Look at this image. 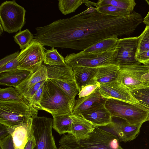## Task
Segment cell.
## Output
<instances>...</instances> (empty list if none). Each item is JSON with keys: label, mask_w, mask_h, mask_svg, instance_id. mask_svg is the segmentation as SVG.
Returning a JSON list of instances; mask_svg holds the SVG:
<instances>
[{"label": "cell", "mask_w": 149, "mask_h": 149, "mask_svg": "<svg viewBox=\"0 0 149 149\" xmlns=\"http://www.w3.org/2000/svg\"><path fill=\"white\" fill-rule=\"evenodd\" d=\"M70 115H64L53 117L52 128L59 134L70 133L72 122Z\"/></svg>", "instance_id": "obj_24"}, {"label": "cell", "mask_w": 149, "mask_h": 149, "mask_svg": "<svg viewBox=\"0 0 149 149\" xmlns=\"http://www.w3.org/2000/svg\"><path fill=\"white\" fill-rule=\"evenodd\" d=\"M24 100L18 91L12 87L0 89V100L23 101Z\"/></svg>", "instance_id": "obj_31"}, {"label": "cell", "mask_w": 149, "mask_h": 149, "mask_svg": "<svg viewBox=\"0 0 149 149\" xmlns=\"http://www.w3.org/2000/svg\"><path fill=\"white\" fill-rule=\"evenodd\" d=\"M0 147L1 149H15L11 134L0 140Z\"/></svg>", "instance_id": "obj_38"}, {"label": "cell", "mask_w": 149, "mask_h": 149, "mask_svg": "<svg viewBox=\"0 0 149 149\" xmlns=\"http://www.w3.org/2000/svg\"><path fill=\"white\" fill-rule=\"evenodd\" d=\"M45 50L43 46L33 39L17 56L19 69L33 72L36 71L44 61Z\"/></svg>", "instance_id": "obj_10"}, {"label": "cell", "mask_w": 149, "mask_h": 149, "mask_svg": "<svg viewBox=\"0 0 149 149\" xmlns=\"http://www.w3.org/2000/svg\"><path fill=\"white\" fill-rule=\"evenodd\" d=\"M139 36L119 39L118 51L111 63L119 67L141 64L136 59Z\"/></svg>", "instance_id": "obj_11"}, {"label": "cell", "mask_w": 149, "mask_h": 149, "mask_svg": "<svg viewBox=\"0 0 149 149\" xmlns=\"http://www.w3.org/2000/svg\"><path fill=\"white\" fill-rule=\"evenodd\" d=\"M145 65H146L149 69V62H148L145 64H144Z\"/></svg>", "instance_id": "obj_46"}, {"label": "cell", "mask_w": 149, "mask_h": 149, "mask_svg": "<svg viewBox=\"0 0 149 149\" xmlns=\"http://www.w3.org/2000/svg\"><path fill=\"white\" fill-rule=\"evenodd\" d=\"M145 1L147 2L149 6V0H145ZM143 22L146 25H149V10L147 15L144 18Z\"/></svg>", "instance_id": "obj_43"}, {"label": "cell", "mask_w": 149, "mask_h": 149, "mask_svg": "<svg viewBox=\"0 0 149 149\" xmlns=\"http://www.w3.org/2000/svg\"><path fill=\"white\" fill-rule=\"evenodd\" d=\"M14 40L18 44L21 50L27 47L33 39V35L26 29L17 33L13 37Z\"/></svg>", "instance_id": "obj_30"}, {"label": "cell", "mask_w": 149, "mask_h": 149, "mask_svg": "<svg viewBox=\"0 0 149 149\" xmlns=\"http://www.w3.org/2000/svg\"><path fill=\"white\" fill-rule=\"evenodd\" d=\"M32 118L28 122L16 127L11 134L15 149H24L32 135L31 125Z\"/></svg>", "instance_id": "obj_20"}, {"label": "cell", "mask_w": 149, "mask_h": 149, "mask_svg": "<svg viewBox=\"0 0 149 149\" xmlns=\"http://www.w3.org/2000/svg\"><path fill=\"white\" fill-rule=\"evenodd\" d=\"M0 35L1 36V35L2 33H3V29L1 24H0Z\"/></svg>", "instance_id": "obj_44"}, {"label": "cell", "mask_w": 149, "mask_h": 149, "mask_svg": "<svg viewBox=\"0 0 149 149\" xmlns=\"http://www.w3.org/2000/svg\"><path fill=\"white\" fill-rule=\"evenodd\" d=\"M29 71L21 69L0 73V84L16 88L30 73Z\"/></svg>", "instance_id": "obj_21"}, {"label": "cell", "mask_w": 149, "mask_h": 149, "mask_svg": "<svg viewBox=\"0 0 149 149\" xmlns=\"http://www.w3.org/2000/svg\"><path fill=\"white\" fill-rule=\"evenodd\" d=\"M136 5L134 0H99L96 3V8L110 5L125 9L132 13Z\"/></svg>", "instance_id": "obj_25"}, {"label": "cell", "mask_w": 149, "mask_h": 149, "mask_svg": "<svg viewBox=\"0 0 149 149\" xmlns=\"http://www.w3.org/2000/svg\"><path fill=\"white\" fill-rule=\"evenodd\" d=\"M142 125H132L123 120L113 121L105 127L117 136L119 141L125 142L134 139L140 132Z\"/></svg>", "instance_id": "obj_14"}, {"label": "cell", "mask_w": 149, "mask_h": 149, "mask_svg": "<svg viewBox=\"0 0 149 149\" xmlns=\"http://www.w3.org/2000/svg\"><path fill=\"white\" fill-rule=\"evenodd\" d=\"M50 80L68 96L75 100V97L79 92L75 81L63 82L55 80Z\"/></svg>", "instance_id": "obj_27"}, {"label": "cell", "mask_w": 149, "mask_h": 149, "mask_svg": "<svg viewBox=\"0 0 149 149\" xmlns=\"http://www.w3.org/2000/svg\"><path fill=\"white\" fill-rule=\"evenodd\" d=\"M38 111L23 101L0 100V123L13 129L37 116Z\"/></svg>", "instance_id": "obj_4"}, {"label": "cell", "mask_w": 149, "mask_h": 149, "mask_svg": "<svg viewBox=\"0 0 149 149\" xmlns=\"http://www.w3.org/2000/svg\"><path fill=\"white\" fill-rule=\"evenodd\" d=\"M139 36L137 53L149 50V25L146 26Z\"/></svg>", "instance_id": "obj_33"}, {"label": "cell", "mask_w": 149, "mask_h": 149, "mask_svg": "<svg viewBox=\"0 0 149 149\" xmlns=\"http://www.w3.org/2000/svg\"><path fill=\"white\" fill-rule=\"evenodd\" d=\"M26 10L15 0L6 1L0 6V22L3 30L8 33L21 30L25 24Z\"/></svg>", "instance_id": "obj_6"}, {"label": "cell", "mask_w": 149, "mask_h": 149, "mask_svg": "<svg viewBox=\"0 0 149 149\" xmlns=\"http://www.w3.org/2000/svg\"><path fill=\"white\" fill-rule=\"evenodd\" d=\"M97 89L89 95L75 100L72 115H80L95 104L105 99L102 97Z\"/></svg>", "instance_id": "obj_22"}, {"label": "cell", "mask_w": 149, "mask_h": 149, "mask_svg": "<svg viewBox=\"0 0 149 149\" xmlns=\"http://www.w3.org/2000/svg\"><path fill=\"white\" fill-rule=\"evenodd\" d=\"M130 91L140 103L149 108V86Z\"/></svg>", "instance_id": "obj_32"}, {"label": "cell", "mask_w": 149, "mask_h": 149, "mask_svg": "<svg viewBox=\"0 0 149 149\" xmlns=\"http://www.w3.org/2000/svg\"><path fill=\"white\" fill-rule=\"evenodd\" d=\"M44 84L37 91L28 102L30 106L37 111L42 110L40 102L42 95Z\"/></svg>", "instance_id": "obj_34"}, {"label": "cell", "mask_w": 149, "mask_h": 149, "mask_svg": "<svg viewBox=\"0 0 149 149\" xmlns=\"http://www.w3.org/2000/svg\"><path fill=\"white\" fill-rule=\"evenodd\" d=\"M117 137L109 131L95 127L85 137L77 140L71 134L63 135L59 141L60 146L69 149H124Z\"/></svg>", "instance_id": "obj_2"}, {"label": "cell", "mask_w": 149, "mask_h": 149, "mask_svg": "<svg viewBox=\"0 0 149 149\" xmlns=\"http://www.w3.org/2000/svg\"><path fill=\"white\" fill-rule=\"evenodd\" d=\"M147 121H149V111L148 115V118H147Z\"/></svg>", "instance_id": "obj_47"}, {"label": "cell", "mask_w": 149, "mask_h": 149, "mask_svg": "<svg viewBox=\"0 0 149 149\" xmlns=\"http://www.w3.org/2000/svg\"><path fill=\"white\" fill-rule=\"evenodd\" d=\"M97 89L102 97L105 99L113 98L133 103H139L118 81L100 84Z\"/></svg>", "instance_id": "obj_12"}, {"label": "cell", "mask_w": 149, "mask_h": 149, "mask_svg": "<svg viewBox=\"0 0 149 149\" xmlns=\"http://www.w3.org/2000/svg\"><path fill=\"white\" fill-rule=\"evenodd\" d=\"M10 134L8 126L0 123V140Z\"/></svg>", "instance_id": "obj_41"}, {"label": "cell", "mask_w": 149, "mask_h": 149, "mask_svg": "<svg viewBox=\"0 0 149 149\" xmlns=\"http://www.w3.org/2000/svg\"><path fill=\"white\" fill-rule=\"evenodd\" d=\"M100 86V84L89 85L83 87L79 92L78 98H80L88 96L92 93Z\"/></svg>", "instance_id": "obj_36"}, {"label": "cell", "mask_w": 149, "mask_h": 149, "mask_svg": "<svg viewBox=\"0 0 149 149\" xmlns=\"http://www.w3.org/2000/svg\"><path fill=\"white\" fill-rule=\"evenodd\" d=\"M117 48L99 53H78L68 55L65 58L66 64L72 68L75 67H97L111 63L117 55Z\"/></svg>", "instance_id": "obj_7"}, {"label": "cell", "mask_w": 149, "mask_h": 149, "mask_svg": "<svg viewBox=\"0 0 149 149\" xmlns=\"http://www.w3.org/2000/svg\"><path fill=\"white\" fill-rule=\"evenodd\" d=\"M19 51L7 56L0 60V67H1L15 58H16L19 54Z\"/></svg>", "instance_id": "obj_40"}, {"label": "cell", "mask_w": 149, "mask_h": 149, "mask_svg": "<svg viewBox=\"0 0 149 149\" xmlns=\"http://www.w3.org/2000/svg\"><path fill=\"white\" fill-rule=\"evenodd\" d=\"M75 100L70 98L47 79L44 86L40 102L42 110L53 117L72 115Z\"/></svg>", "instance_id": "obj_3"}, {"label": "cell", "mask_w": 149, "mask_h": 149, "mask_svg": "<svg viewBox=\"0 0 149 149\" xmlns=\"http://www.w3.org/2000/svg\"><path fill=\"white\" fill-rule=\"evenodd\" d=\"M72 68L79 92L84 87L97 83L93 79L97 67H75Z\"/></svg>", "instance_id": "obj_18"}, {"label": "cell", "mask_w": 149, "mask_h": 149, "mask_svg": "<svg viewBox=\"0 0 149 149\" xmlns=\"http://www.w3.org/2000/svg\"><path fill=\"white\" fill-rule=\"evenodd\" d=\"M57 149H69L66 148L63 146H60V147L59 148H58Z\"/></svg>", "instance_id": "obj_45"}, {"label": "cell", "mask_w": 149, "mask_h": 149, "mask_svg": "<svg viewBox=\"0 0 149 149\" xmlns=\"http://www.w3.org/2000/svg\"><path fill=\"white\" fill-rule=\"evenodd\" d=\"M96 11L105 15L114 17H121L127 15L131 13L124 9L110 5L97 7Z\"/></svg>", "instance_id": "obj_29"}, {"label": "cell", "mask_w": 149, "mask_h": 149, "mask_svg": "<svg viewBox=\"0 0 149 149\" xmlns=\"http://www.w3.org/2000/svg\"><path fill=\"white\" fill-rule=\"evenodd\" d=\"M41 81L33 86L22 95L24 99L28 103L37 91L44 84L46 81Z\"/></svg>", "instance_id": "obj_35"}, {"label": "cell", "mask_w": 149, "mask_h": 149, "mask_svg": "<svg viewBox=\"0 0 149 149\" xmlns=\"http://www.w3.org/2000/svg\"><path fill=\"white\" fill-rule=\"evenodd\" d=\"M118 81L129 91L149 86V69L141 64L120 67Z\"/></svg>", "instance_id": "obj_8"}, {"label": "cell", "mask_w": 149, "mask_h": 149, "mask_svg": "<svg viewBox=\"0 0 149 149\" xmlns=\"http://www.w3.org/2000/svg\"></svg>", "instance_id": "obj_48"}, {"label": "cell", "mask_w": 149, "mask_h": 149, "mask_svg": "<svg viewBox=\"0 0 149 149\" xmlns=\"http://www.w3.org/2000/svg\"><path fill=\"white\" fill-rule=\"evenodd\" d=\"M58 8L63 14L66 15L74 12L83 3L85 0H59Z\"/></svg>", "instance_id": "obj_28"}, {"label": "cell", "mask_w": 149, "mask_h": 149, "mask_svg": "<svg viewBox=\"0 0 149 149\" xmlns=\"http://www.w3.org/2000/svg\"><path fill=\"white\" fill-rule=\"evenodd\" d=\"M47 79V67L45 65L42 64L36 71L31 72L24 80L15 88L22 96L36 84Z\"/></svg>", "instance_id": "obj_17"}, {"label": "cell", "mask_w": 149, "mask_h": 149, "mask_svg": "<svg viewBox=\"0 0 149 149\" xmlns=\"http://www.w3.org/2000/svg\"><path fill=\"white\" fill-rule=\"evenodd\" d=\"M53 120L44 116L32 118L31 132L36 145L33 149H57L52 133Z\"/></svg>", "instance_id": "obj_9"}, {"label": "cell", "mask_w": 149, "mask_h": 149, "mask_svg": "<svg viewBox=\"0 0 149 149\" xmlns=\"http://www.w3.org/2000/svg\"><path fill=\"white\" fill-rule=\"evenodd\" d=\"M105 99L95 104L80 115L95 127H105L112 123V117L105 106Z\"/></svg>", "instance_id": "obj_13"}, {"label": "cell", "mask_w": 149, "mask_h": 149, "mask_svg": "<svg viewBox=\"0 0 149 149\" xmlns=\"http://www.w3.org/2000/svg\"><path fill=\"white\" fill-rule=\"evenodd\" d=\"M18 69H19V64L17 57L3 66L0 67V73Z\"/></svg>", "instance_id": "obj_37"}, {"label": "cell", "mask_w": 149, "mask_h": 149, "mask_svg": "<svg viewBox=\"0 0 149 149\" xmlns=\"http://www.w3.org/2000/svg\"><path fill=\"white\" fill-rule=\"evenodd\" d=\"M96 8L71 17L60 19L35 28L34 38L43 46L84 50L102 40L113 36L132 34L139 25L134 13L121 17L100 13Z\"/></svg>", "instance_id": "obj_1"}, {"label": "cell", "mask_w": 149, "mask_h": 149, "mask_svg": "<svg viewBox=\"0 0 149 149\" xmlns=\"http://www.w3.org/2000/svg\"><path fill=\"white\" fill-rule=\"evenodd\" d=\"M43 62L45 65L50 66L61 65L66 63L65 58L54 48L46 50Z\"/></svg>", "instance_id": "obj_26"}, {"label": "cell", "mask_w": 149, "mask_h": 149, "mask_svg": "<svg viewBox=\"0 0 149 149\" xmlns=\"http://www.w3.org/2000/svg\"><path fill=\"white\" fill-rule=\"evenodd\" d=\"M135 58L137 61L143 64L149 62V50L137 53Z\"/></svg>", "instance_id": "obj_39"}, {"label": "cell", "mask_w": 149, "mask_h": 149, "mask_svg": "<svg viewBox=\"0 0 149 149\" xmlns=\"http://www.w3.org/2000/svg\"><path fill=\"white\" fill-rule=\"evenodd\" d=\"M105 105L112 118L121 119L130 124L142 125L147 121L149 108L140 103L109 98L105 99Z\"/></svg>", "instance_id": "obj_5"}, {"label": "cell", "mask_w": 149, "mask_h": 149, "mask_svg": "<svg viewBox=\"0 0 149 149\" xmlns=\"http://www.w3.org/2000/svg\"><path fill=\"white\" fill-rule=\"evenodd\" d=\"M118 37H110L100 41L82 51L84 53H99L109 51L117 48L119 41Z\"/></svg>", "instance_id": "obj_23"}, {"label": "cell", "mask_w": 149, "mask_h": 149, "mask_svg": "<svg viewBox=\"0 0 149 149\" xmlns=\"http://www.w3.org/2000/svg\"><path fill=\"white\" fill-rule=\"evenodd\" d=\"M45 65L49 79L63 82L75 81L73 68L66 63L59 66Z\"/></svg>", "instance_id": "obj_19"}, {"label": "cell", "mask_w": 149, "mask_h": 149, "mask_svg": "<svg viewBox=\"0 0 149 149\" xmlns=\"http://www.w3.org/2000/svg\"><path fill=\"white\" fill-rule=\"evenodd\" d=\"M36 145L35 139L32 134L24 149H33Z\"/></svg>", "instance_id": "obj_42"}, {"label": "cell", "mask_w": 149, "mask_h": 149, "mask_svg": "<svg viewBox=\"0 0 149 149\" xmlns=\"http://www.w3.org/2000/svg\"><path fill=\"white\" fill-rule=\"evenodd\" d=\"M72 122L71 133L77 141L87 136L94 130L95 127L89 121L80 115H71Z\"/></svg>", "instance_id": "obj_15"}, {"label": "cell", "mask_w": 149, "mask_h": 149, "mask_svg": "<svg viewBox=\"0 0 149 149\" xmlns=\"http://www.w3.org/2000/svg\"><path fill=\"white\" fill-rule=\"evenodd\" d=\"M119 69V66L111 63L97 67L93 79L99 84L118 81Z\"/></svg>", "instance_id": "obj_16"}]
</instances>
